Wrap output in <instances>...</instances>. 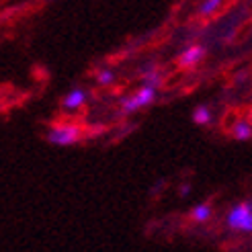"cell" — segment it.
Here are the masks:
<instances>
[{
  "label": "cell",
  "mask_w": 252,
  "mask_h": 252,
  "mask_svg": "<svg viewBox=\"0 0 252 252\" xmlns=\"http://www.w3.org/2000/svg\"><path fill=\"white\" fill-rule=\"evenodd\" d=\"M96 82H98V86H111L113 82H115V72L109 70V68L98 70V74H96Z\"/></svg>",
  "instance_id": "10"
},
{
  "label": "cell",
  "mask_w": 252,
  "mask_h": 252,
  "mask_svg": "<svg viewBox=\"0 0 252 252\" xmlns=\"http://www.w3.org/2000/svg\"><path fill=\"white\" fill-rule=\"evenodd\" d=\"M230 135L234 137L236 142H248V140H252V121H248V119L234 121L232 129H230Z\"/></svg>",
  "instance_id": "6"
},
{
  "label": "cell",
  "mask_w": 252,
  "mask_h": 252,
  "mask_svg": "<svg viewBox=\"0 0 252 252\" xmlns=\"http://www.w3.org/2000/svg\"><path fill=\"white\" fill-rule=\"evenodd\" d=\"M179 193H181V197H185V195H189V193H191V187H189V185H183V187H181V191H179Z\"/></svg>",
  "instance_id": "12"
},
{
  "label": "cell",
  "mask_w": 252,
  "mask_h": 252,
  "mask_svg": "<svg viewBox=\"0 0 252 252\" xmlns=\"http://www.w3.org/2000/svg\"><path fill=\"white\" fill-rule=\"evenodd\" d=\"M221 2H223V0H203V2L199 4V15L205 17V19L213 17L221 8Z\"/></svg>",
  "instance_id": "9"
},
{
  "label": "cell",
  "mask_w": 252,
  "mask_h": 252,
  "mask_svg": "<svg viewBox=\"0 0 252 252\" xmlns=\"http://www.w3.org/2000/svg\"><path fill=\"white\" fill-rule=\"evenodd\" d=\"M86 98H88V93L84 88H72V91L62 98V107H64V111H68V113H74L86 105Z\"/></svg>",
  "instance_id": "5"
},
{
  "label": "cell",
  "mask_w": 252,
  "mask_h": 252,
  "mask_svg": "<svg viewBox=\"0 0 252 252\" xmlns=\"http://www.w3.org/2000/svg\"><path fill=\"white\" fill-rule=\"evenodd\" d=\"M142 82L148 84V86H156V88H158L160 82H162V76H160L158 70H146L144 76H142Z\"/></svg>",
  "instance_id": "11"
},
{
  "label": "cell",
  "mask_w": 252,
  "mask_h": 252,
  "mask_svg": "<svg viewBox=\"0 0 252 252\" xmlns=\"http://www.w3.org/2000/svg\"><path fill=\"white\" fill-rule=\"evenodd\" d=\"M203 58H205V47L203 45H191L179 56V66L187 68V70L195 68V66H199L201 62H203Z\"/></svg>",
  "instance_id": "4"
},
{
  "label": "cell",
  "mask_w": 252,
  "mask_h": 252,
  "mask_svg": "<svg viewBox=\"0 0 252 252\" xmlns=\"http://www.w3.org/2000/svg\"><path fill=\"white\" fill-rule=\"evenodd\" d=\"M45 137H47L49 144L66 148V146L78 144V142L82 140V129H80V125H76V123L62 121V123H54L52 127L47 129Z\"/></svg>",
  "instance_id": "1"
},
{
  "label": "cell",
  "mask_w": 252,
  "mask_h": 252,
  "mask_svg": "<svg viewBox=\"0 0 252 252\" xmlns=\"http://www.w3.org/2000/svg\"><path fill=\"white\" fill-rule=\"evenodd\" d=\"M213 216V207L209 203H199L191 209V213H189V218H191L193 221L197 223H203V221H209Z\"/></svg>",
  "instance_id": "7"
},
{
  "label": "cell",
  "mask_w": 252,
  "mask_h": 252,
  "mask_svg": "<svg viewBox=\"0 0 252 252\" xmlns=\"http://www.w3.org/2000/svg\"><path fill=\"white\" fill-rule=\"evenodd\" d=\"M191 119H193V123H195V125H209V123H211V119H213V115H211L209 107L199 105V107H195V109H193Z\"/></svg>",
  "instance_id": "8"
},
{
  "label": "cell",
  "mask_w": 252,
  "mask_h": 252,
  "mask_svg": "<svg viewBox=\"0 0 252 252\" xmlns=\"http://www.w3.org/2000/svg\"><path fill=\"white\" fill-rule=\"evenodd\" d=\"M250 119H252V111H250Z\"/></svg>",
  "instance_id": "13"
},
{
  "label": "cell",
  "mask_w": 252,
  "mask_h": 252,
  "mask_svg": "<svg viewBox=\"0 0 252 252\" xmlns=\"http://www.w3.org/2000/svg\"><path fill=\"white\" fill-rule=\"evenodd\" d=\"M156 100V86H148L144 84L142 88H137V91L129 96H125L121 100V111L125 113V115H131V113L140 111L148 105H152Z\"/></svg>",
  "instance_id": "3"
},
{
  "label": "cell",
  "mask_w": 252,
  "mask_h": 252,
  "mask_svg": "<svg viewBox=\"0 0 252 252\" xmlns=\"http://www.w3.org/2000/svg\"><path fill=\"white\" fill-rule=\"evenodd\" d=\"M225 225L232 232L252 234V201H240L225 213Z\"/></svg>",
  "instance_id": "2"
}]
</instances>
